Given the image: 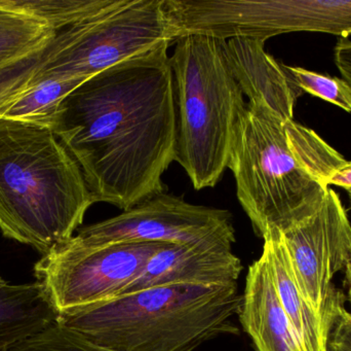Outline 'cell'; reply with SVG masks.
Returning a JSON list of instances; mask_svg holds the SVG:
<instances>
[{
    "label": "cell",
    "instance_id": "9a60e30c",
    "mask_svg": "<svg viewBox=\"0 0 351 351\" xmlns=\"http://www.w3.org/2000/svg\"><path fill=\"white\" fill-rule=\"evenodd\" d=\"M266 38L293 32L351 34V0H265Z\"/></svg>",
    "mask_w": 351,
    "mask_h": 351
},
{
    "label": "cell",
    "instance_id": "ffe728a7",
    "mask_svg": "<svg viewBox=\"0 0 351 351\" xmlns=\"http://www.w3.org/2000/svg\"><path fill=\"white\" fill-rule=\"evenodd\" d=\"M8 351H114L88 341L80 334L56 323L43 333Z\"/></svg>",
    "mask_w": 351,
    "mask_h": 351
},
{
    "label": "cell",
    "instance_id": "6da1fadb",
    "mask_svg": "<svg viewBox=\"0 0 351 351\" xmlns=\"http://www.w3.org/2000/svg\"><path fill=\"white\" fill-rule=\"evenodd\" d=\"M170 43L84 80L60 105L53 131L80 165L95 203L131 210L164 192L178 119Z\"/></svg>",
    "mask_w": 351,
    "mask_h": 351
},
{
    "label": "cell",
    "instance_id": "e0dca14e",
    "mask_svg": "<svg viewBox=\"0 0 351 351\" xmlns=\"http://www.w3.org/2000/svg\"><path fill=\"white\" fill-rule=\"evenodd\" d=\"M40 69L31 86L6 106L0 117L51 129L64 99L88 80L80 76L43 73Z\"/></svg>",
    "mask_w": 351,
    "mask_h": 351
},
{
    "label": "cell",
    "instance_id": "30bf717a",
    "mask_svg": "<svg viewBox=\"0 0 351 351\" xmlns=\"http://www.w3.org/2000/svg\"><path fill=\"white\" fill-rule=\"evenodd\" d=\"M231 249L222 245H167L152 256L139 278L121 295L173 284H237L243 264Z\"/></svg>",
    "mask_w": 351,
    "mask_h": 351
},
{
    "label": "cell",
    "instance_id": "cb8c5ba5",
    "mask_svg": "<svg viewBox=\"0 0 351 351\" xmlns=\"http://www.w3.org/2000/svg\"><path fill=\"white\" fill-rule=\"evenodd\" d=\"M344 273H346V284L348 288V296H350L351 301V259L350 261L348 262V265H346Z\"/></svg>",
    "mask_w": 351,
    "mask_h": 351
},
{
    "label": "cell",
    "instance_id": "8992f818",
    "mask_svg": "<svg viewBox=\"0 0 351 351\" xmlns=\"http://www.w3.org/2000/svg\"><path fill=\"white\" fill-rule=\"evenodd\" d=\"M176 41L166 0H111L102 10L56 31L40 71L90 78Z\"/></svg>",
    "mask_w": 351,
    "mask_h": 351
},
{
    "label": "cell",
    "instance_id": "5b68a950",
    "mask_svg": "<svg viewBox=\"0 0 351 351\" xmlns=\"http://www.w3.org/2000/svg\"><path fill=\"white\" fill-rule=\"evenodd\" d=\"M171 57L177 104L176 160L194 189L213 188L228 168L237 123L245 109L222 41L189 34Z\"/></svg>",
    "mask_w": 351,
    "mask_h": 351
},
{
    "label": "cell",
    "instance_id": "ac0fdd59",
    "mask_svg": "<svg viewBox=\"0 0 351 351\" xmlns=\"http://www.w3.org/2000/svg\"><path fill=\"white\" fill-rule=\"evenodd\" d=\"M287 69L303 93L319 97L351 113V87L343 78L317 73L299 66L287 65Z\"/></svg>",
    "mask_w": 351,
    "mask_h": 351
},
{
    "label": "cell",
    "instance_id": "9c48e42d",
    "mask_svg": "<svg viewBox=\"0 0 351 351\" xmlns=\"http://www.w3.org/2000/svg\"><path fill=\"white\" fill-rule=\"evenodd\" d=\"M282 237L301 294L322 313L332 280L351 259V224L339 195L330 189L317 212Z\"/></svg>",
    "mask_w": 351,
    "mask_h": 351
},
{
    "label": "cell",
    "instance_id": "7a4b0ae2",
    "mask_svg": "<svg viewBox=\"0 0 351 351\" xmlns=\"http://www.w3.org/2000/svg\"><path fill=\"white\" fill-rule=\"evenodd\" d=\"M348 162L311 128L285 121L263 103L247 102L228 168L239 203L263 238L313 216L330 190V179Z\"/></svg>",
    "mask_w": 351,
    "mask_h": 351
},
{
    "label": "cell",
    "instance_id": "2e32d148",
    "mask_svg": "<svg viewBox=\"0 0 351 351\" xmlns=\"http://www.w3.org/2000/svg\"><path fill=\"white\" fill-rule=\"evenodd\" d=\"M55 34L23 0H0V70L43 49Z\"/></svg>",
    "mask_w": 351,
    "mask_h": 351
},
{
    "label": "cell",
    "instance_id": "7c38bea8",
    "mask_svg": "<svg viewBox=\"0 0 351 351\" xmlns=\"http://www.w3.org/2000/svg\"><path fill=\"white\" fill-rule=\"evenodd\" d=\"M239 315L257 351H303L280 303L264 251L250 266Z\"/></svg>",
    "mask_w": 351,
    "mask_h": 351
},
{
    "label": "cell",
    "instance_id": "603a6c76",
    "mask_svg": "<svg viewBox=\"0 0 351 351\" xmlns=\"http://www.w3.org/2000/svg\"><path fill=\"white\" fill-rule=\"evenodd\" d=\"M329 185H337L344 190L351 188V162H348L346 166L342 167L333 175L329 181Z\"/></svg>",
    "mask_w": 351,
    "mask_h": 351
},
{
    "label": "cell",
    "instance_id": "8fae6325",
    "mask_svg": "<svg viewBox=\"0 0 351 351\" xmlns=\"http://www.w3.org/2000/svg\"><path fill=\"white\" fill-rule=\"evenodd\" d=\"M222 45L229 69L249 102L263 103L285 121L294 120L295 105L303 92L287 65L266 53L265 41L232 37Z\"/></svg>",
    "mask_w": 351,
    "mask_h": 351
},
{
    "label": "cell",
    "instance_id": "44dd1931",
    "mask_svg": "<svg viewBox=\"0 0 351 351\" xmlns=\"http://www.w3.org/2000/svg\"><path fill=\"white\" fill-rule=\"evenodd\" d=\"M328 321L327 351H351V313L344 306V296L332 288L325 304Z\"/></svg>",
    "mask_w": 351,
    "mask_h": 351
},
{
    "label": "cell",
    "instance_id": "ba28073f",
    "mask_svg": "<svg viewBox=\"0 0 351 351\" xmlns=\"http://www.w3.org/2000/svg\"><path fill=\"white\" fill-rule=\"evenodd\" d=\"M73 237L86 245L160 242L232 247L235 231L227 210L193 205L162 192L114 218L78 229Z\"/></svg>",
    "mask_w": 351,
    "mask_h": 351
},
{
    "label": "cell",
    "instance_id": "3957f363",
    "mask_svg": "<svg viewBox=\"0 0 351 351\" xmlns=\"http://www.w3.org/2000/svg\"><path fill=\"white\" fill-rule=\"evenodd\" d=\"M95 203L53 129L0 117V230L45 256L74 236Z\"/></svg>",
    "mask_w": 351,
    "mask_h": 351
},
{
    "label": "cell",
    "instance_id": "d4e9b609",
    "mask_svg": "<svg viewBox=\"0 0 351 351\" xmlns=\"http://www.w3.org/2000/svg\"><path fill=\"white\" fill-rule=\"evenodd\" d=\"M346 191L348 192V199H350V203L351 206V188H350V189H346Z\"/></svg>",
    "mask_w": 351,
    "mask_h": 351
},
{
    "label": "cell",
    "instance_id": "277c9868",
    "mask_svg": "<svg viewBox=\"0 0 351 351\" xmlns=\"http://www.w3.org/2000/svg\"><path fill=\"white\" fill-rule=\"evenodd\" d=\"M241 304L237 284H173L61 313L58 324L114 351H194L221 334H237L231 319Z\"/></svg>",
    "mask_w": 351,
    "mask_h": 351
},
{
    "label": "cell",
    "instance_id": "52a82bcc",
    "mask_svg": "<svg viewBox=\"0 0 351 351\" xmlns=\"http://www.w3.org/2000/svg\"><path fill=\"white\" fill-rule=\"evenodd\" d=\"M172 243L86 245L74 237L35 264L36 282L59 315L115 298L143 271L154 253Z\"/></svg>",
    "mask_w": 351,
    "mask_h": 351
},
{
    "label": "cell",
    "instance_id": "d6986e66",
    "mask_svg": "<svg viewBox=\"0 0 351 351\" xmlns=\"http://www.w3.org/2000/svg\"><path fill=\"white\" fill-rule=\"evenodd\" d=\"M49 43L28 57L0 70V117L6 106L31 86L33 78L45 63Z\"/></svg>",
    "mask_w": 351,
    "mask_h": 351
},
{
    "label": "cell",
    "instance_id": "5bb4252c",
    "mask_svg": "<svg viewBox=\"0 0 351 351\" xmlns=\"http://www.w3.org/2000/svg\"><path fill=\"white\" fill-rule=\"evenodd\" d=\"M59 313L39 282L10 284L0 280V351L43 333Z\"/></svg>",
    "mask_w": 351,
    "mask_h": 351
},
{
    "label": "cell",
    "instance_id": "4fadbf2b",
    "mask_svg": "<svg viewBox=\"0 0 351 351\" xmlns=\"http://www.w3.org/2000/svg\"><path fill=\"white\" fill-rule=\"evenodd\" d=\"M263 239L280 303L303 351H327L325 307L322 313L315 310L301 294L282 233L270 231Z\"/></svg>",
    "mask_w": 351,
    "mask_h": 351
},
{
    "label": "cell",
    "instance_id": "484cf974",
    "mask_svg": "<svg viewBox=\"0 0 351 351\" xmlns=\"http://www.w3.org/2000/svg\"><path fill=\"white\" fill-rule=\"evenodd\" d=\"M0 280H1V278H0Z\"/></svg>",
    "mask_w": 351,
    "mask_h": 351
},
{
    "label": "cell",
    "instance_id": "7402d4cb",
    "mask_svg": "<svg viewBox=\"0 0 351 351\" xmlns=\"http://www.w3.org/2000/svg\"><path fill=\"white\" fill-rule=\"evenodd\" d=\"M334 61L342 78L351 87V41L340 38L334 51Z\"/></svg>",
    "mask_w": 351,
    "mask_h": 351
}]
</instances>
